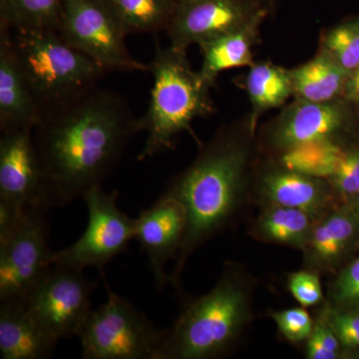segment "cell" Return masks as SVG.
<instances>
[{
	"instance_id": "6da1fadb",
	"label": "cell",
	"mask_w": 359,
	"mask_h": 359,
	"mask_svg": "<svg viewBox=\"0 0 359 359\" xmlns=\"http://www.w3.org/2000/svg\"><path fill=\"white\" fill-rule=\"evenodd\" d=\"M139 132L140 118L126 100L97 86L44 111L33 141L43 175L45 209L65 207L102 186Z\"/></svg>"
},
{
	"instance_id": "7a4b0ae2",
	"label": "cell",
	"mask_w": 359,
	"mask_h": 359,
	"mask_svg": "<svg viewBox=\"0 0 359 359\" xmlns=\"http://www.w3.org/2000/svg\"><path fill=\"white\" fill-rule=\"evenodd\" d=\"M256 130L248 116L223 127L200 148L163 195L178 200L187 229L170 283L181 294V278L194 252L237 221L250 196L257 166Z\"/></svg>"
},
{
	"instance_id": "3957f363",
	"label": "cell",
	"mask_w": 359,
	"mask_h": 359,
	"mask_svg": "<svg viewBox=\"0 0 359 359\" xmlns=\"http://www.w3.org/2000/svg\"><path fill=\"white\" fill-rule=\"evenodd\" d=\"M257 282L242 264L226 262L207 294L187 301L154 359H215L226 355L254 320Z\"/></svg>"
},
{
	"instance_id": "277c9868",
	"label": "cell",
	"mask_w": 359,
	"mask_h": 359,
	"mask_svg": "<svg viewBox=\"0 0 359 359\" xmlns=\"http://www.w3.org/2000/svg\"><path fill=\"white\" fill-rule=\"evenodd\" d=\"M149 71L153 87L147 111L140 118L146 140L138 161L172 150L180 135L192 130L196 119L209 117L215 111L212 87L199 71L192 69L185 49L157 44Z\"/></svg>"
},
{
	"instance_id": "5b68a950",
	"label": "cell",
	"mask_w": 359,
	"mask_h": 359,
	"mask_svg": "<svg viewBox=\"0 0 359 359\" xmlns=\"http://www.w3.org/2000/svg\"><path fill=\"white\" fill-rule=\"evenodd\" d=\"M7 30L42 113L94 88L108 73L57 30Z\"/></svg>"
},
{
	"instance_id": "8992f818",
	"label": "cell",
	"mask_w": 359,
	"mask_h": 359,
	"mask_svg": "<svg viewBox=\"0 0 359 359\" xmlns=\"http://www.w3.org/2000/svg\"><path fill=\"white\" fill-rule=\"evenodd\" d=\"M107 301L91 309L77 337L83 359H154L165 330L108 287Z\"/></svg>"
},
{
	"instance_id": "52a82bcc",
	"label": "cell",
	"mask_w": 359,
	"mask_h": 359,
	"mask_svg": "<svg viewBox=\"0 0 359 359\" xmlns=\"http://www.w3.org/2000/svg\"><path fill=\"white\" fill-rule=\"evenodd\" d=\"M354 110L342 97L327 102L294 99L259 131L257 151L276 158L306 144L348 143L353 141Z\"/></svg>"
},
{
	"instance_id": "ba28073f",
	"label": "cell",
	"mask_w": 359,
	"mask_h": 359,
	"mask_svg": "<svg viewBox=\"0 0 359 359\" xmlns=\"http://www.w3.org/2000/svg\"><path fill=\"white\" fill-rule=\"evenodd\" d=\"M58 32L108 72L149 71V65L130 55L128 32L106 0H65Z\"/></svg>"
},
{
	"instance_id": "9c48e42d",
	"label": "cell",
	"mask_w": 359,
	"mask_h": 359,
	"mask_svg": "<svg viewBox=\"0 0 359 359\" xmlns=\"http://www.w3.org/2000/svg\"><path fill=\"white\" fill-rule=\"evenodd\" d=\"M118 197V191L106 192L102 186L82 196L88 211L86 230L74 244L55 252L53 264L80 271L95 268L104 273V266L127 250L134 240L135 219L119 209Z\"/></svg>"
},
{
	"instance_id": "30bf717a",
	"label": "cell",
	"mask_w": 359,
	"mask_h": 359,
	"mask_svg": "<svg viewBox=\"0 0 359 359\" xmlns=\"http://www.w3.org/2000/svg\"><path fill=\"white\" fill-rule=\"evenodd\" d=\"M96 287L84 271L53 264L25 297L26 308L58 341L77 337Z\"/></svg>"
},
{
	"instance_id": "8fae6325",
	"label": "cell",
	"mask_w": 359,
	"mask_h": 359,
	"mask_svg": "<svg viewBox=\"0 0 359 359\" xmlns=\"http://www.w3.org/2000/svg\"><path fill=\"white\" fill-rule=\"evenodd\" d=\"M47 210L27 208L18 228L0 242V301L25 299L53 266L47 241Z\"/></svg>"
},
{
	"instance_id": "7c38bea8",
	"label": "cell",
	"mask_w": 359,
	"mask_h": 359,
	"mask_svg": "<svg viewBox=\"0 0 359 359\" xmlns=\"http://www.w3.org/2000/svg\"><path fill=\"white\" fill-rule=\"evenodd\" d=\"M268 11L259 0H189L178 4L165 32L170 45L187 50L249 25Z\"/></svg>"
},
{
	"instance_id": "4fadbf2b",
	"label": "cell",
	"mask_w": 359,
	"mask_h": 359,
	"mask_svg": "<svg viewBox=\"0 0 359 359\" xmlns=\"http://www.w3.org/2000/svg\"><path fill=\"white\" fill-rule=\"evenodd\" d=\"M252 196L259 207L294 208L316 219L341 204L327 179L295 171L269 158L257 162Z\"/></svg>"
},
{
	"instance_id": "5bb4252c",
	"label": "cell",
	"mask_w": 359,
	"mask_h": 359,
	"mask_svg": "<svg viewBox=\"0 0 359 359\" xmlns=\"http://www.w3.org/2000/svg\"><path fill=\"white\" fill-rule=\"evenodd\" d=\"M187 229L185 208L178 200L162 195L135 219L134 240L148 257L155 285L162 290L170 283L166 266L176 261Z\"/></svg>"
},
{
	"instance_id": "9a60e30c",
	"label": "cell",
	"mask_w": 359,
	"mask_h": 359,
	"mask_svg": "<svg viewBox=\"0 0 359 359\" xmlns=\"http://www.w3.org/2000/svg\"><path fill=\"white\" fill-rule=\"evenodd\" d=\"M359 252V219L341 203L314 223L302 259L306 269L334 276Z\"/></svg>"
},
{
	"instance_id": "2e32d148",
	"label": "cell",
	"mask_w": 359,
	"mask_h": 359,
	"mask_svg": "<svg viewBox=\"0 0 359 359\" xmlns=\"http://www.w3.org/2000/svg\"><path fill=\"white\" fill-rule=\"evenodd\" d=\"M0 197L16 201L26 208L45 209L43 175L33 141V129L2 133L0 138Z\"/></svg>"
},
{
	"instance_id": "e0dca14e",
	"label": "cell",
	"mask_w": 359,
	"mask_h": 359,
	"mask_svg": "<svg viewBox=\"0 0 359 359\" xmlns=\"http://www.w3.org/2000/svg\"><path fill=\"white\" fill-rule=\"evenodd\" d=\"M42 109L11 45L9 32L0 27V130L30 128L39 124Z\"/></svg>"
},
{
	"instance_id": "ac0fdd59",
	"label": "cell",
	"mask_w": 359,
	"mask_h": 359,
	"mask_svg": "<svg viewBox=\"0 0 359 359\" xmlns=\"http://www.w3.org/2000/svg\"><path fill=\"white\" fill-rule=\"evenodd\" d=\"M58 342L33 318L25 299L0 301V358H50Z\"/></svg>"
},
{
	"instance_id": "d6986e66",
	"label": "cell",
	"mask_w": 359,
	"mask_h": 359,
	"mask_svg": "<svg viewBox=\"0 0 359 359\" xmlns=\"http://www.w3.org/2000/svg\"><path fill=\"white\" fill-rule=\"evenodd\" d=\"M266 16L257 18L249 25L226 33L199 45L203 55L200 74L211 86L223 71L255 65V45L259 41V28Z\"/></svg>"
},
{
	"instance_id": "ffe728a7",
	"label": "cell",
	"mask_w": 359,
	"mask_h": 359,
	"mask_svg": "<svg viewBox=\"0 0 359 359\" xmlns=\"http://www.w3.org/2000/svg\"><path fill=\"white\" fill-rule=\"evenodd\" d=\"M316 221L302 210L283 205H262L249 233L257 242L302 252L311 238Z\"/></svg>"
},
{
	"instance_id": "44dd1931",
	"label": "cell",
	"mask_w": 359,
	"mask_h": 359,
	"mask_svg": "<svg viewBox=\"0 0 359 359\" xmlns=\"http://www.w3.org/2000/svg\"><path fill=\"white\" fill-rule=\"evenodd\" d=\"M290 73L294 99L309 102H327L342 97L349 74L320 49L313 59L290 69Z\"/></svg>"
},
{
	"instance_id": "7402d4cb",
	"label": "cell",
	"mask_w": 359,
	"mask_h": 359,
	"mask_svg": "<svg viewBox=\"0 0 359 359\" xmlns=\"http://www.w3.org/2000/svg\"><path fill=\"white\" fill-rule=\"evenodd\" d=\"M245 91L252 105L250 125L257 131V121L264 113L280 107L294 96L290 69L269 61L255 63L245 77Z\"/></svg>"
},
{
	"instance_id": "603a6c76",
	"label": "cell",
	"mask_w": 359,
	"mask_h": 359,
	"mask_svg": "<svg viewBox=\"0 0 359 359\" xmlns=\"http://www.w3.org/2000/svg\"><path fill=\"white\" fill-rule=\"evenodd\" d=\"M65 0H0V27L18 30H57Z\"/></svg>"
},
{
	"instance_id": "cb8c5ba5",
	"label": "cell",
	"mask_w": 359,
	"mask_h": 359,
	"mask_svg": "<svg viewBox=\"0 0 359 359\" xmlns=\"http://www.w3.org/2000/svg\"><path fill=\"white\" fill-rule=\"evenodd\" d=\"M128 34L166 30L178 7L177 0H106Z\"/></svg>"
},
{
	"instance_id": "d4e9b609",
	"label": "cell",
	"mask_w": 359,
	"mask_h": 359,
	"mask_svg": "<svg viewBox=\"0 0 359 359\" xmlns=\"http://www.w3.org/2000/svg\"><path fill=\"white\" fill-rule=\"evenodd\" d=\"M348 143L318 142L306 144L269 159L275 160L283 166L295 171L327 179L334 171Z\"/></svg>"
},
{
	"instance_id": "484cf974",
	"label": "cell",
	"mask_w": 359,
	"mask_h": 359,
	"mask_svg": "<svg viewBox=\"0 0 359 359\" xmlns=\"http://www.w3.org/2000/svg\"><path fill=\"white\" fill-rule=\"evenodd\" d=\"M320 50L327 52L346 72L359 66V16L325 30L321 35Z\"/></svg>"
},
{
	"instance_id": "4316f807",
	"label": "cell",
	"mask_w": 359,
	"mask_h": 359,
	"mask_svg": "<svg viewBox=\"0 0 359 359\" xmlns=\"http://www.w3.org/2000/svg\"><path fill=\"white\" fill-rule=\"evenodd\" d=\"M325 302L332 309L359 313V252L334 276Z\"/></svg>"
},
{
	"instance_id": "83f0119b",
	"label": "cell",
	"mask_w": 359,
	"mask_h": 359,
	"mask_svg": "<svg viewBox=\"0 0 359 359\" xmlns=\"http://www.w3.org/2000/svg\"><path fill=\"white\" fill-rule=\"evenodd\" d=\"M304 346L306 358L309 359L359 358L358 353L344 348L320 311L314 318L313 332Z\"/></svg>"
},
{
	"instance_id": "f1b7e54d",
	"label": "cell",
	"mask_w": 359,
	"mask_h": 359,
	"mask_svg": "<svg viewBox=\"0 0 359 359\" xmlns=\"http://www.w3.org/2000/svg\"><path fill=\"white\" fill-rule=\"evenodd\" d=\"M340 202L346 204L359 193V141H351L327 178Z\"/></svg>"
},
{
	"instance_id": "f546056e",
	"label": "cell",
	"mask_w": 359,
	"mask_h": 359,
	"mask_svg": "<svg viewBox=\"0 0 359 359\" xmlns=\"http://www.w3.org/2000/svg\"><path fill=\"white\" fill-rule=\"evenodd\" d=\"M283 339L294 346L306 344L314 327V320L304 306L271 311L269 313Z\"/></svg>"
},
{
	"instance_id": "4dcf8cb0",
	"label": "cell",
	"mask_w": 359,
	"mask_h": 359,
	"mask_svg": "<svg viewBox=\"0 0 359 359\" xmlns=\"http://www.w3.org/2000/svg\"><path fill=\"white\" fill-rule=\"evenodd\" d=\"M287 289L304 308L320 306L325 302L320 275L311 269L294 271L287 276Z\"/></svg>"
},
{
	"instance_id": "1f68e13d",
	"label": "cell",
	"mask_w": 359,
	"mask_h": 359,
	"mask_svg": "<svg viewBox=\"0 0 359 359\" xmlns=\"http://www.w3.org/2000/svg\"><path fill=\"white\" fill-rule=\"evenodd\" d=\"M320 311L347 351L359 354V313L332 309L325 302Z\"/></svg>"
},
{
	"instance_id": "d6a6232c",
	"label": "cell",
	"mask_w": 359,
	"mask_h": 359,
	"mask_svg": "<svg viewBox=\"0 0 359 359\" xmlns=\"http://www.w3.org/2000/svg\"><path fill=\"white\" fill-rule=\"evenodd\" d=\"M26 209L16 201L0 197V242L6 241L18 228Z\"/></svg>"
},
{
	"instance_id": "836d02e7",
	"label": "cell",
	"mask_w": 359,
	"mask_h": 359,
	"mask_svg": "<svg viewBox=\"0 0 359 359\" xmlns=\"http://www.w3.org/2000/svg\"><path fill=\"white\" fill-rule=\"evenodd\" d=\"M342 98L359 110V66L347 76Z\"/></svg>"
},
{
	"instance_id": "e575fe53",
	"label": "cell",
	"mask_w": 359,
	"mask_h": 359,
	"mask_svg": "<svg viewBox=\"0 0 359 359\" xmlns=\"http://www.w3.org/2000/svg\"><path fill=\"white\" fill-rule=\"evenodd\" d=\"M346 204L351 207V209L353 210L354 214H355L359 219V193L356 194L354 197L351 198Z\"/></svg>"
},
{
	"instance_id": "d590c367",
	"label": "cell",
	"mask_w": 359,
	"mask_h": 359,
	"mask_svg": "<svg viewBox=\"0 0 359 359\" xmlns=\"http://www.w3.org/2000/svg\"><path fill=\"white\" fill-rule=\"evenodd\" d=\"M177 1H178V4H181V2L189 1V0H177Z\"/></svg>"
}]
</instances>
